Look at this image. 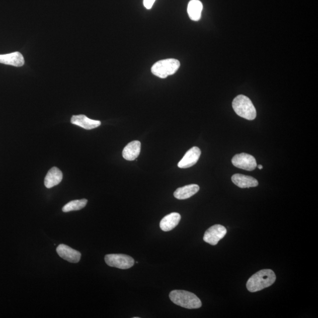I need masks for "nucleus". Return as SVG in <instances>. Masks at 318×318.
Masks as SVG:
<instances>
[{
  "instance_id": "0eeeda50",
  "label": "nucleus",
  "mask_w": 318,
  "mask_h": 318,
  "mask_svg": "<svg viewBox=\"0 0 318 318\" xmlns=\"http://www.w3.org/2000/svg\"><path fill=\"white\" fill-rule=\"evenodd\" d=\"M231 162L235 167L248 171H254L257 167L255 158L253 155L247 153L235 155Z\"/></svg>"
},
{
  "instance_id": "20e7f679",
  "label": "nucleus",
  "mask_w": 318,
  "mask_h": 318,
  "mask_svg": "<svg viewBox=\"0 0 318 318\" xmlns=\"http://www.w3.org/2000/svg\"><path fill=\"white\" fill-rule=\"evenodd\" d=\"M181 63L175 58H168L156 62L152 66V73L161 78H166L169 75L174 74L179 70Z\"/></svg>"
},
{
  "instance_id": "39448f33",
  "label": "nucleus",
  "mask_w": 318,
  "mask_h": 318,
  "mask_svg": "<svg viewBox=\"0 0 318 318\" xmlns=\"http://www.w3.org/2000/svg\"><path fill=\"white\" fill-rule=\"evenodd\" d=\"M105 260L109 267L121 269H127L133 267L134 260L133 258L124 254H109L106 255Z\"/></svg>"
},
{
  "instance_id": "4468645a",
  "label": "nucleus",
  "mask_w": 318,
  "mask_h": 318,
  "mask_svg": "<svg viewBox=\"0 0 318 318\" xmlns=\"http://www.w3.org/2000/svg\"><path fill=\"white\" fill-rule=\"evenodd\" d=\"M0 63L22 67L24 64L23 55L20 52L0 55Z\"/></svg>"
},
{
  "instance_id": "6ab92c4d",
  "label": "nucleus",
  "mask_w": 318,
  "mask_h": 318,
  "mask_svg": "<svg viewBox=\"0 0 318 318\" xmlns=\"http://www.w3.org/2000/svg\"><path fill=\"white\" fill-rule=\"evenodd\" d=\"M155 0H144L143 4L145 8L148 10H150L153 7Z\"/></svg>"
},
{
  "instance_id": "f257e3e1",
  "label": "nucleus",
  "mask_w": 318,
  "mask_h": 318,
  "mask_svg": "<svg viewBox=\"0 0 318 318\" xmlns=\"http://www.w3.org/2000/svg\"><path fill=\"white\" fill-rule=\"evenodd\" d=\"M276 275L271 269H263L256 273L249 279L247 288L251 292H256L274 284Z\"/></svg>"
},
{
  "instance_id": "f03ea898",
  "label": "nucleus",
  "mask_w": 318,
  "mask_h": 318,
  "mask_svg": "<svg viewBox=\"0 0 318 318\" xmlns=\"http://www.w3.org/2000/svg\"><path fill=\"white\" fill-rule=\"evenodd\" d=\"M173 302L179 306L187 309H198L202 306L201 300L194 293L186 290H173L169 294Z\"/></svg>"
},
{
  "instance_id": "aec40b11",
  "label": "nucleus",
  "mask_w": 318,
  "mask_h": 318,
  "mask_svg": "<svg viewBox=\"0 0 318 318\" xmlns=\"http://www.w3.org/2000/svg\"><path fill=\"white\" fill-rule=\"evenodd\" d=\"M258 167L259 169H260V170H262V169H263V167L262 165H259L258 166Z\"/></svg>"
},
{
  "instance_id": "2eb2a0df",
  "label": "nucleus",
  "mask_w": 318,
  "mask_h": 318,
  "mask_svg": "<svg viewBox=\"0 0 318 318\" xmlns=\"http://www.w3.org/2000/svg\"><path fill=\"white\" fill-rule=\"evenodd\" d=\"M181 216L178 213H171L164 217L160 223L161 229L164 231H171L178 225Z\"/></svg>"
},
{
  "instance_id": "9b49d317",
  "label": "nucleus",
  "mask_w": 318,
  "mask_h": 318,
  "mask_svg": "<svg viewBox=\"0 0 318 318\" xmlns=\"http://www.w3.org/2000/svg\"><path fill=\"white\" fill-rule=\"evenodd\" d=\"M231 181L234 185L241 188L257 187L259 183L257 179L252 176L242 174H235L231 177Z\"/></svg>"
},
{
  "instance_id": "dca6fc26",
  "label": "nucleus",
  "mask_w": 318,
  "mask_h": 318,
  "mask_svg": "<svg viewBox=\"0 0 318 318\" xmlns=\"http://www.w3.org/2000/svg\"><path fill=\"white\" fill-rule=\"evenodd\" d=\"M199 189L200 188L198 185H186L176 189L174 193V196L179 200L187 199L195 195L199 192Z\"/></svg>"
},
{
  "instance_id": "9d476101",
  "label": "nucleus",
  "mask_w": 318,
  "mask_h": 318,
  "mask_svg": "<svg viewBox=\"0 0 318 318\" xmlns=\"http://www.w3.org/2000/svg\"><path fill=\"white\" fill-rule=\"evenodd\" d=\"M71 123L86 130L95 129L101 125L100 121L89 119L87 116L83 115L72 116Z\"/></svg>"
},
{
  "instance_id": "423d86ee",
  "label": "nucleus",
  "mask_w": 318,
  "mask_h": 318,
  "mask_svg": "<svg viewBox=\"0 0 318 318\" xmlns=\"http://www.w3.org/2000/svg\"><path fill=\"white\" fill-rule=\"evenodd\" d=\"M227 233L225 227L215 224L207 229L204 234L203 241L211 245H216Z\"/></svg>"
},
{
  "instance_id": "a211bd4d",
  "label": "nucleus",
  "mask_w": 318,
  "mask_h": 318,
  "mask_svg": "<svg viewBox=\"0 0 318 318\" xmlns=\"http://www.w3.org/2000/svg\"><path fill=\"white\" fill-rule=\"evenodd\" d=\"M88 202V200L86 199L72 200L64 206L62 210L64 212H69L71 211L81 210L84 208Z\"/></svg>"
},
{
  "instance_id": "f8f14e48",
  "label": "nucleus",
  "mask_w": 318,
  "mask_h": 318,
  "mask_svg": "<svg viewBox=\"0 0 318 318\" xmlns=\"http://www.w3.org/2000/svg\"><path fill=\"white\" fill-rule=\"evenodd\" d=\"M141 151V143L139 141H131L124 148L123 157L126 161H132L136 160L139 156Z\"/></svg>"
},
{
  "instance_id": "6e6552de",
  "label": "nucleus",
  "mask_w": 318,
  "mask_h": 318,
  "mask_svg": "<svg viewBox=\"0 0 318 318\" xmlns=\"http://www.w3.org/2000/svg\"><path fill=\"white\" fill-rule=\"evenodd\" d=\"M201 154V150L198 147H193L189 150L185 154L184 157L179 162L178 167L181 169H186L193 167L199 161Z\"/></svg>"
},
{
  "instance_id": "1a4fd4ad",
  "label": "nucleus",
  "mask_w": 318,
  "mask_h": 318,
  "mask_svg": "<svg viewBox=\"0 0 318 318\" xmlns=\"http://www.w3.org/2000/svg\"><path fill=\"white\" fill-rule=\"evenodd\" d=\"M57 252L61 258L70 263H78L81 258V254L64 244H61L57 248Z\"/></svg>"
},
{
  "instance_id": "7ed1b4c3",
  "label": "nucleus",
  "mask_w": 318,
  "mask_h": 318,
  "mask_svg": "<svg viewBox=\"0 0 318 318\" xmlns=\"http://www.w3.org/2000/svg\"><path fill=\"white\" fill-rule=\"evenodd\" d=\"M232 106L235 113L245 119L253 120L257 117V110L250 99L247 96L238 95L236 97Z\"/></svg>"
},
{
  "instance_id": "f3484780",
  "label": "nucleus",
  "mask_w": 318,
  "mask_h": 318,
  "mask_svg": "<svg viewBox=\"0 0 318 318\" xmlns=\"http://www.w3.org/2000/svg\"><path fill=\"white\" fill-rule=\"evenodd\" d=\"M203 5L199 0H191L189 3L188 13L190 19L193 21H199L201 18Z\"/></svg>"
},
{
  "instance_id": "ddd939ff",
  "label": "nucleus",
  "mask_w": 318,
  "mask_h": 318,
  "mask_svg": "<svg viewBox=\"0 0 318 318\" xmlns=\"http://www.w3.org/2000/svg\"><path fill=\"white\" fill-rule=\"evenodd\" d=\"M63 179V174L59 169L56 167L52 168L44 179V185L48 189H50L56 186L61 182Z\"/></svg>"
}]
</instances>
